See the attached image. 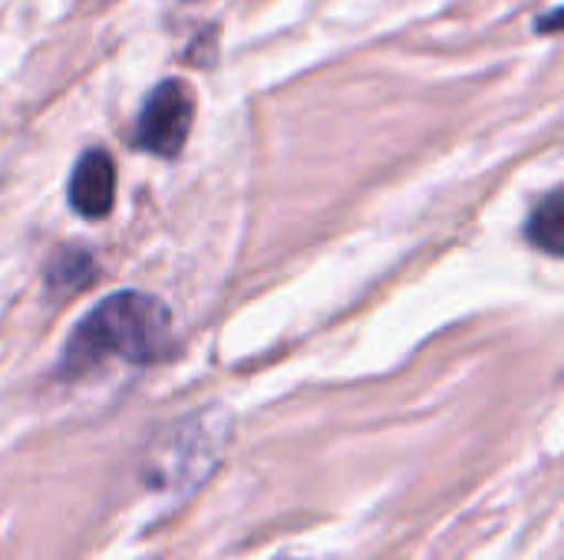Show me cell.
<instances>
[{
	"label": "cell",
	"mask_w": 564,
	"mask_h": 560,
	"mask_svg": "<svg viewBox=\"0 0 564 560\" xmlns=\"http://www.w3.org/2000/svg\"><path fill=\"white\" fill-rule=\"evenodd\" d=\"M172 353V314L169 307L139 290H122L99 300L69 333L59 373L83 376L106 360L132 366H152Z\"/></svg>",
	"instance_id": "6da1fadb"
},
{
	"label": "cell",
	"mask_w": 564,
	"mask_h": 560,
	"mask_svg": "<svg viewBox=\"0 0 564 560\" xmlns=\"http://www.w3.org/2000/svg\"><path fill=\"white\" fill-rule=\"evenodd\" d=\"M195 122V96L182 79H162L142 102L135 122V145L159 158H175Z\"/></svg>",
	"instance_id": "7a4b0ae2"
},
{
	"label": "cell",
	"mask_w": 564,
	"mask_h": 560,
	"mask_svg": "<svg viewBox=\"0 0 564 560\" xmlns=\"http://www.w3.org/2000/svg\"><path fill=\"white\" fill-rule=\"evenodd\" d=\"M69 205L83 218H106L116 205V165L102 149H89L79 155L69 175Z\"/></svg>",
	"instance_id": "3957f363"
},
{
	"label": "cell",
	"mask_w": 564,
	"mask_h": 560,
	"mask_svg": "<svg viewBox=\"0 0 564 560\" xmlns=\"http://www.w3.org/2000/svg\"><path fill=\"white\" fill-rule=\"evenodd\" d=\"M525 238L545 254H562L564 241V198L562 191H549L529 215Z\"/></svg>",
	"instance_id": "277c9868"
},
{
	"label": "cell",
	"mask_w": 564,
	"mask_h": 560,
	"mask_svg": "<svg viewBox=\"0 0 564 560\" xmlns=\"http://www.w3.org/2000/svg\"><path fill=\"white\" fill-rule=\"evenodd\" d=\"M93 281V257L86 251H59L50 264H46V287L50 294H63L73 297L76 290H83Z\"/></svg>",
	"instance_id": "5b68a950"
},
{
	"label": "cell",
	"mask_w": 564,
	"mask_h": 560,
	"mask_svg": "<svg viewBox=\"0 0 564 560\" xmlns=\"http://www.w3.org/2000/svg\"><path fill=\"white\" fill-rule=\"evenodd\" d=\"M564 17H562V7H552L549 13H542L539 20H535V30L539 33H558L562 30Z\"/></svg>",
	"instance_id": "8992f818"
}]
</instances>
